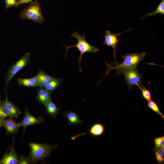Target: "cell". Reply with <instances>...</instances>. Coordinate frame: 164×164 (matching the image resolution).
<instances>
[{
    "label": "cell",
    "instance_id": "cell-1",
    "mask_svg": "<svg viewBox=\"0 0 164 164\" xmlns=\"http://www.w3.org/2000/svg\"><path fill=\"white\" fill-rule=\"evenodd\" d=\"M30 152L29 157L32 163H35L48 158L51 152L57 147V145H51L48 143L39 144L30 143L29 144Z\"/></svg>",
    "mask_w": 164,
    "mask_h": 164
},
{
    "label": "cell",
    "instance_id": "cell-2",
    "mask_svg": "<svg viewBox=\"0 0 164 164\" xmlns=\"http://www.w3.org/2000/svg\"><path fill=\"white\" fill-rule=\"evenodd\" d=\"M71 36L77 39V43L76 44L70 46H68L64 44L66 48L65 57L66 56L69 49L73 47H76L80 53L78 61L80 71L81 72L80 62L83 54L87 52L96 53L99 51V49L91 45L86 40L85 34L82 36L80 34H79L78 32H75L72 34Z\"/></svg>",
    "mask_w": 164,
    "mask_h": 164
},
{
    "label": "cell",
    "instance_id": "cell-3",
    "mask_svg": "<svg viewBox=\"0 0 164 164\" xmlns=\"http://www.w3.org/2000/svg\"><path fill=\"white\" fill-rule=\"evenodd\" d=\"M146 55L145 52L128 53L122 56L123 61L121 63L117 62L114 67H110L112 69H115L118 74L122 70L137 67L138 65L143 60Z\"/></svg>",
    "mask_w": 164,
    "mask_h": 164
},
{
    "label": "cell",
    "instance_id": "cell-4",
    "mask_svg": "<svg viewBox=\"0 0 164 164\" xmlns=\"http://www.w3.org/2000/svg\"><path fill=\"white\" fill-rule=\"evenodd\" d=\"M29 3L27 7L20 12V17L24 19L30 20L36 23H42L45 19L38 2L35 0Z\"/></svg>",
    "mask_w": 164,
    "mask_h": 164
},
{
    "label": "cell",
    "instance_id": "cell-5",
    "mask_svg": "<svg viewBox=\"0 0 164 164\" xmlns=\"http://www.w3.org/2000/svg\"><path fill=\"white\" fill-rule=\"evenodd\" d=\"M30 55L29 52L25 53L20 60L12 65L9 68L5 77L6 87L14 75L30 63Z\"/></svg>",
    "mask_w": 164,
    "mask_h": 164
},
{
    "label": "cell",
    "instance_id": "cell-6",
    "mask_svg": "<svg viewBox=\"0 0 164 164\" xmlns=\"http://www.w3.org/2000/svg\"><path fill=\"white\" fill-rule=\"evenodd\" d=\"M122 74L128 84V88L131 89L133 86H138L142 84V75L139 72L137 67L122 70L118 74Z\"/></svg>",
    "mask_w": 164,
    "mask_h": 164
},
{
    "label": "cell",
    "instance_id": "cell-7",
    "mask_svg": "<svg viewBox=\"0 0 164 164\" xmlns=\"http://www.w3.org/2000/svg\"><path fill=\"white\" fill-rule=\"evenodd\" d=\"M125 31V32L115 34L111 33L110 31L106 30L105 31V35L104 36V40L103 44L107 45L108 46H111L114 51V56L115 59V63H116L117 62L116 59V49L117 47V45L118 44L119 39H118L117 37L121 34L127 32L129 30Z\"/></svg>",
    "mask_w": 164,
    "mask_h": 164
},
{
    "label": "cell",
    "instance_id": "cell-8",
    "mask_svg": "<svg viewBox=\"0 0 164 164\" xmlns=\"http://www.w3.org/2000/svg\"><path fill=\"white\" fill-rule=\"evenodd\" d=\"M44 121V119L41 117H39L37 118L32 115L29 112L28 108L26 107L23 119L19 123L20 126H22L23 128V131L24 133L27 126L41 123Z\"/></svg>",
    "mask_w": 164,
    "mask_h": 164
},
{
    "label": "cell",
    "instance_id": "cell-9",
    "mask_svg": "<svg viewBox=\"0 0 164 164\" xmlns=\"http://www.w3.org/2000/svg\"><path fill=\"white\" fill-rule=\"evenodd\" d=\"M105 127L104 125L100 122H96L93 124L90 127L88 132L81 133L72 136L71 139L74 140L78 137L89 133L93 136L97 137L102 135L104 133Z\"/></svg>",
    "mask_w": 164,
    "mask_h": 164
},
{
    "label": "cell",
    "instance_id": "cell-10",
    "mask_svg": "<svg viewBox=\"0 0 164 164\" xmlns=\"http://www.w3.org/2000/svg\"><path fill=\"white\" fill-rule=\"evenodd\" d=\"M9 152L6 153L0 161L1 164H17L18 159V155L14 147V143Z\"/></svg>",
    "mask_w": 164,
    "mask_h": 164
},
{
    "label": "cell",
    "instance_id": "cell-11",
    "mask_svg": "<svg viewBox=\"0 0 164 164\" xmlns=\"http://www.w3.org/2000/svg\"><path fill=\"white\" fill-rule=\"evenodd\" d=\"M52 92L45 88L40 87L38 90V94L36 99L40 104L46 106L47 103L51 100Z\"/></svg>",
    "mask_w": 164,
    "mask_h": 164
},
{
    "label": "cell",
    "instance_id": "cell-12",
    "mask_svg": "<svg viewBox=\"0 0 164 164\" xmlns=\"http://www.w3.org/2000/svg\"><path fill=\"white\" fill-rule=\"evenodd\" d=\"M3 126L5 128L7 133L10 134L17 133L19 128L21 127L19 123H16L12 118L4 120Z\"/></svg>",
    "mask_w": 164,
    "mask_h": 164
},
{
    "label": "cell",
    "instance_id": "cell-13",
    "mask_svg": "<svg viewBox=\"0 0 164 164\" xmlns=\"http://www.w3.org/2000/svg\"><path fill=\"white\" fill-rule=\"evenodd\" d=\"M63 114L67 118L68 124L70 125L76 126L84 123V121L80 118L79 116L72 111H64Z\"/></svg>",
    "mask_w": 164,
    "mask_h": 164
},
{
    "label": "cell",
    "instance_id": "cell-14",
    "mask_svg": "<svg viewBox=\"0 0 164 164\" xmlns=\"http://www.w3.org/2000/svg\"><path fill=\"white\" fill-rule=\"evenodd\" d=\"M17 81L19 86L27 87H39L36 76L29 78H19Z\"/></svg>",
    "mask_w": 164,
    "mask_h": 164
},
{
    "label": "cell",
    "instance_id": "cell-15",
    "mask_svg": "<svg viewBox=\"0 0 164 164\" xmlns=\"http://www.w3.org/2000/svg\"><path fill=\"white\" fill-rule=\"evenodd\" d=\"M39 83V87H44L53 77L42 70H39L36 76Z\"/></svg>",
    "mask_w": 164,
    "mask_h": 164
},
{
    "label": "cell",
    "instance_id": "cell-16",
    "mask_svg": "<svg viewBox=\"0 0 164 164\" xmlns=\"http://www.w3.org/2000/svg\"><path fill=\"white\" fill-rule=\"evenodd\" d=\"M63 83L62 79L53 77L44 88L47 91L52 92L58 88Z\"/></svg>",
    "mask_w": 164,
    "mask_h": 164
},
{
    "label": "cell",
    "instance_id": "cell-17",
    "mask_svg": "<svg viewBox=\"0 0 164 164\" xmlns=\"http://www.w3.org/2000/svg\"><path fill=\"white\" fill-rule=\"evenodd\" d=\"M2 101L7 108L13 114L14 118H17L22 113L19 108L9 101L7 97L5 101Z\"/></svg>",
    "mask_w": 164,
    "mask_h": 164
},
{
    "label": "cell",
    "instance_id": "cell-18",
    "mask_svg": "<svg viewBox=\"0 0 164 164\" xmlns=\"http://www.w3.org/2000/svg\"><path fill=\"white\" fill-rule=\"evenodd\" d=\"M45 107L48 114L53 118L55 117L60 110L51 100L47 103Z\"/></svg>",
    "mask_w": 164,
    "mask_h": 164
},
{
    "label": "cell",
    "instance_id": "cell-19",
    "mask_svg": "<svg viewBox=\"0 0 164 164\" xmlns=\"http://www.w3.org/2000/svg\"><path fill=\"white\" fill-rule=\"evenodd\" d=\"M153 151L156 160L158 164H163L164 162V152L161 148L155 147Z\"/></svg>",
    "mask_w": 164,
    "mask_h": 164
},
{
    "label": "cell",
    "instance_id": "cell-20",
    "mask_svg": "<svg viewBox=\"0 0 164 164\" xmlns=\"http://www.w3.org/2000/svg\"><path fill=\"white\" fill-rule=\"evenodd\" d=\"M159 13L162 15L164 14V0H161L155 11L146 14L142 17L141 19H143L147 16L152 15H155Z\"/></svg>",
    "mask_w": 164,
    "mask_h": 164
},
{
    "label": "cell",
    "instance_id": "cell-21",
    "mask_svg": "<svg viewBox=\"0 0 164 164\" xmlns=\"http://www.w3.org/2000/svg\"><path fill=\"white\" fill-rule=\"evenodd\" d=\"M147 106L150 109L160 115L162 119H164V115L154 101L151 100L148 101Z\"/></svg>",
    "mask_w": 164,
    "mask_h": 164
},
{
    "label": "cell",
    "instance_id": "cell-22",
    "mask_svg": "<svg viewBox=\"0 0 164 164\" xmlns=\"http://www.w3.org/2000/svg\"><path fill=\"white\" fill-rule=\"evenodd\" d=\"M138 86L141 91L143 98L147 101L151 100V94L150 91L142 84Z\"/></svg>",
    "mask_w": 164,
    "mask_h": 164
},
{
    "label": "cell",
    "instance_id": "cell-23",
    "mask_svg": "<svg viewBox=\"0 0 164 164\" xmlns=\"http://www.w3.org/2000/svg\"><path fill=\"white\" fill-rule=\"evenodd\" d=\"M4 1L5 3V9L10 7H16L20 5L19 0H4Z\"/></svg>",
    "mask_w": 164,
    "mask_h": 164
},
{
    "label": "cell",
    "instance_id": "cell-24",
    "mask_svg": "<svg viewBox=\"0 0 164 164\" xmlns=\"http://www.w3.org/2000/svg\"><path fill=\"white\" fill-rule=\"evenodd\" d=\"M153 140L155 147L158 148H161L162 146H164V136L155 138H154Z\"/></svg>",
    "mask_w": 164,
    "mask_h": 164
},
{
    "label": "cell",
    "instance_id": "cell-25",
    "mask_svg": "<svg viewBox=\"0 0 164 164\" xmlns=\"http://www.w3.org/2000/svg\"><path fill=\"white\" fill-rule=\"evenodd\" d=\"M0 104L3 112L7 117L9 116L10 118H14L13 114L7 108L2 101H0Z\"/></svg>",
    "mask_w": 164,
    "mask_h": 164
},
{
    "label": "cell",
    "instance_id": "cell-26",
    "mask_svg": "<svg viewBox=\"0 0 164 164\" xmlns=\"http://www.w3.org/2000/svg\"><path fill=\"white\" fill-rule=\"evenodd\" d=\"M32 162L29 157H26L22 155L19 159L18 164H27L32 163Z\"/></svg>",
    "mask_w": 164,
    "mask_h": 164
},
{
    "label": "cell",
    "instance_id": "cell-27",
    "mask_svg": "<svg viewBox=\"0 0 164 164\" xmlns=\"http://www.w3.org/2000/svg\"><path fill=\"white\" fill-rule=\"evenodd\" d=\"M7 116L3 112L0 104V118L4 119Z\"/></svg>",
    "mask_w": 164,
    "mask_h": 164
},
{
    "label": "cell",
    "instance_id": "cell-28",
    "mask_svg": "<svg viewBox=\"0 0 164 164\" xmlns=\"http://www.w3.org/2000/svg\"><path fill=\"white\" fill-rule=\"evenodd\" d=\"M34 0H20L19 1L20 5L21 4H25L29 3L33 1Z\"/></svg>",
    "mask_w": 164,
    "mask_h": 164
},
{
    "label": "cell",
    "instance_id": "cell-29",
    "mask_svg": "<svg viewBox=\"0 0 164 164\" xmlns=\"http://www.w3.org/2000/svg\"><path fill=\"white\" fill-rule=\"evenodd\" d=\"M4 120L0 118V127L3 126V122Z\"/></svg>",
    "mask_w": 164,
    "mask_h": 164
},
{
    "label": "cell",
    "instance_id": "cell-30",
    "mask_svg": "<svg viewBox=\"0 0 164 164\" xmlns=\"http://www.w3.org/2000/svg\"><path fill=\"white\" fill-rule=\"evenodd\" d=\"M19 0V1H20V0Z\"/></svg>",
    "mask_w": 164,
    "mask_h": 164
}]
</instances>
